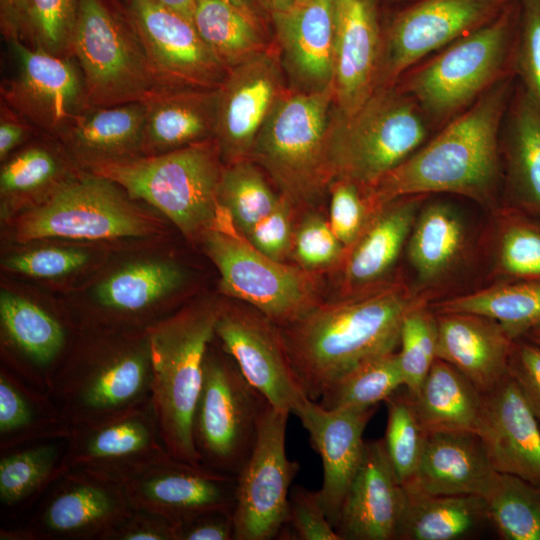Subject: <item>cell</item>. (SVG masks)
Returning <instances> with one entry per match:
<instances>
[{
    "instance_id": "51",
    "label": "cell",
    "mask_w": 540,
    "mask_h": 540,
    "mask_svg": "<svg viewBox=\"0 0 540 540\" xmlns=\"http://www.w3.org/2000/svg\"><path fill=\"white\" fill-rule=\"evenodd\" d=\"M54 458L51 447H41L5 457L0 462V496L5 502L20 500L48 474Z\"/></svg>"
},
{
    "instance_id": "29",
    "label": "cell",
    "mask_w": 540,
    "mask_h": 540,
    "mask_svg": "<svg viewBox=\"0 0 540 540\" xmlns=\"http://www.w3.org/2000/svg\"><path fill=\"white\" fill-rule=\"evenodd\" d=\"M504 124L509 207L540 219V109L522 89L510 100Z\"/></svg>"
},
{
    "instance_id": "54",
    "label": "cell",
    "mask_w": 540,
    "mask_h": 540,
    "mask_svg": "<svg viewBox=\"0 0 540 540\" xmlns=\"http://www.w3.org/2000/svg\"><path fill=\"white\" fill-rule=\"evenodd\" d=\"M147 427L137 420H126L99 431L88 444V453L95 458H116L131 455L149 443Z\"/></svg>"
},
{
    "instance_id": "40",
    "label": "cell",
    "mask_w": 540,
    "mask_h": 540,
    "mask_svg": "<svg viewBox=\"0 0 540 540\" xmlns=\"http://www.w3.org/2000/svg\"><path fill=\"white\" fill-rule=\"evenodd\" d=\"M494 241L496 274L540 279V219L508 207L501 211Z\"/></svg>"
},
{
    "instance_id": "33",
    "label": "cell",
    "mask_w": 540,
    "mask_h": 540,
    "mask_svg": "<svg viewBox=\"0 0 540 540\" xmlns=\"http://www.w3.org/2000/svg\"><path fill=\"white\" fill-rule=\"evenodd\" d=\"M435 313H468L497 322L518 340L540 326V279H510L430 305Z\"/></svg>"
},
{
    "instance_id": "57",
    "label": "cell",
    "mask_w": 540,
    "mask_h": 540,
    "mask_svg": "<svg viewBox=\"0 0 540 540\" xmlns=\"http://www.w3.org/2000/svg\"><path fill=\"white\" fill-rule=\"evenodd\" d=\"M31 414L26 401L3 378L0 379V430L2 433L27 425Z\"/></svg>"
},
{
    "instance_id": "31",
    "label": "cell",
    "mask_w": 540,
    "mask_h": 540,
    "mask_svg": "<svg viewBox=\"0 0 540 540\" xmlns=\"http://www.w3.org/2000/svg\"><path fill=\"white\" fill-rule=\"evenodd\" d=\"M412 398L417 416L427 434H478L483 394L449 363L436 358L419 391Z\"/></svg>"
},
{
    "instance_id": "28",
    "label": "cell",
    "mask_w": 540,
    "mask_h": 540,
    "mask_svg": "<svg viewBox=\"0 0 540 540\" xmlns=\"http://www.w3.org/2000/svg\"><path fill=\"white\" fill-rule=\"evenodd\" d=\"M469 246L467 224L451 204H422L406 252L420 288L445 280L464 260Z\"/></svg>"
},
{
    "instance_id": "15",
    "label": "cell",
    "mask_w": 540,
    "mask_h": 540,
    "mask_svg": "<svg viewBox=\"0 0 540 540\" xmlns=\"http://www.w3.org/2000/svg\"><path fill=\"white\" fill-rule=\"evenodd\" d=\"M13 75L1 85L2 102L36 127L57 137L87 108L82 74L72 57L9 42Z\"/></svg>"
},
{
    "instance_id": "14",
    "label": "cell",
    "mask_w": 540,
    "mask_h": 540,
    "mask_svg": "<svg viewBox=\"0 0 540 540\" xmlns=\"http://www.w3.org/2000/svg\"><path fill=\"white\" fill-rule=\"evenodd\" d=\"M133 28L160 86L216 89L227 70L192 20L157 0H130Z\"/></svg>"
},
{
    "instance_id": "22",
    "label": "cell",
    "mask_w": 540,
    "mask_h": 540,
    "mask_svg": "<svg viewBox=\"0 0 540 540\" xmlns=\"http://www.w3.org/2000/svg\"><path fill=\"white\" fill-rule=\"evenodd\" d=\"M382 32L375 0H336L333 93L337 111L353 113L375 91Z\"/></svg>"
},
{
    "instance_id": "56",
    "label": "cell",
    "mask_w": 540,
    "mask_h": 540,
    "mask_svg": "<svg viewBox=\"0 0 540 540\" xmlns=\"http://www.w3.org/2000/svg\"><path fill=\"white\" fill-rule=\"evenodd\" d=\"M234 510H214L177 524V538L185 540L234 539Z\"/></svg>"
},
{
    "instance_id": "55",
    "label": "cell",
    "mask_w": 540,
    "mask_h": 540,
    "mask_svg": "<svg viewBox=\"0 0 540 540\" xmlns=\"http://www.w3.org/2000/svg\"><path fill=\"white\" fill-rule=\"evenodd\" d=\"M508 374L540 422V347L525 338L515 340Z\"/></svg>"
},
{
    "instance_id": "30",
    "label": "cell",
    "mask_w": 540,
    "mask_h": 540,
    "mask_svg": "<svg viewBox=\"0 0 540 540\" xmlns=\"http://www.w3.org/2000/svg\"><path fill=\"white\" fill-rule=\"evenodd\" d=\"M237 477L177 460L143 484V493L176 523L214 510H234Z\"/></svg>"
},
{
    "instance_id": "1",
    "label": "cell",
    "mask_w": 540,
    "mask_h": 540,
    "mask_svg": "<svg viewBox=\"0 0 540 540\" xmlns=\"http://www.w3.org/2000/svg\"><path fill=\"white\" fill-rule=\"evenodd\" d=\"M427 302L401 282L355 297L316 305L280 327L285 349L303 393L317 401L342 375L399 345L404 316Z\"/></svg>"
},
{
    "instance_id": "59",
    "label": "cell",
    "mask_w": 540,
    "mask_h": 540,
    "mask_svg": "<svg viewBox=\"0 0 540 540\" xmlns=\"http://www.w3.org/2000/svg\"><path fill=\"white\" fill-rule=\"evenodd\" d=\"M170 534L154 531L150 528H137L126 533L123 538L126 540H159L168 538Z\"/></svg>"
},
{
    "instance_id": "50",
    "label": "cell",
    "mask_w": 540,
    "mask_h": 540,
    "mask_svg": "<svg viewBox=\"0 0 540 540\" xmlns=\"http://www.w3.org/2000/svg\"><path fill=\"white\" fill-rule=\"evenodd\" d=\"M293 240L294 256L302 268L309 272L341 262L346 253L329 221L318 213H308L302 219Z\"/></svg>"
},
{
    "instance_id": "11",
    "label": "cell",
    "mask_w": 540,
    "mask_h": 540,
    "mask_svg": "<svg viewBox=\"0 0 540 540\" xmlns=\"http://www.w3.org/2000/svg\"><path fill=\"white\" fill-rule=\"evenodd\" d=\"M151 223L118 191L116 184L93 174L61 184L44 202L23 215L18 241L43 238L110 239L149 234Z\"/></svg>"
},
{
    "instance_id": "64",
    "label": "cell",
    "mask_w": 540,
    "mask_h": 540,
    "mask_svg": "<svg viewBox=\"0 0 540 540\" xmlns=\"http://www.w3.org/2000/svg\"><path fill=\"white\" fill-rule=\"evenodd\" d=\"M305 0H295L296 3L303 2Z\"/></svg>"
},
{
    "instance_id": "35",
    "label": "cell",
    "mask_w": 540,
    "mask_h": 540,
    "mask_svg": "<svg viewBox=\"0 0 540 540\" xmlns=\"http://www.w3.org/2000/svg\"><path fill=\"white\" fill-rule=\"evenodd\" d=\"M192 21L227 71L272 44L265 35L262 20L224 0H197Z\"/></svg>"
},
{
    "instance_id": "36",
    "label": "cell",
    "mask_w": 540,
    "mask_h": 540,
    "mask_svg": "<svg viewBox=\"0 0 540 540\" xmlns=\"http://www.w3.org/2000/svg\"><path fill=\"white\" fill-rule=\"evenodd\" d=\"M404 387L398 353L393 351L364 361L335 380L320 396L326 409L369 408Z\"/></svg>"
},
{
    "instance_id": "23",
    "label": "cell",
    "mask_w": 540,
    "mask_h": 540,
    "mask_svg": "<svg viewBox=\"0 0 540 540\" xmlns=\"http://www.w3.org/2000/svg\"><path fill=\"white\" fill-rule=\"evenodd\" d=\"M498 472L478 434L428 433L413 477L403 485L412 493L486 497Z\"/></svg>"
},
{
    "instance_id": "38",
    "label": "cell",
    "mask_w": 540,
    "mask_h": 540,
    "mask_svg": "<svg viewBox=\"0 0 540 540\" xmlns=\"http://www.w3.org/2000/svg\"><path fill=\"white\" fill-rule=\"evenodd\" d=\"M261 168L250 159L224 165L218 186L219 205L244 235L279 203Z\"/></svg>"
},
{
    "instance_id": "27",
    "label": "cell",
    "mask_w": 540,
    "mask_h": 540,
    "mask_svg": "<svg viewBox=\"0 0 540 540\" xmlns=\"http://www.w3.org/2000/svg\"><path fill=\"white\" fill-rule=\"evenodd\" d=\"M144 119L143 102L89 107L57 138L90 169L141 156Z\"/></svg>"
},
{
    "instance_id": "60",
    "label": "cell",
    "mask_w": 540,
    "mask_h": 540,
    "mask_svg": "<svg viewBox=\"0 0 540 540\" xmlns=\"http://www.w3.org/2000/svg\"><path fill=\"white\" fill-rule=\"evenodd\" d=\"M160 3L174 9L190 20L193 18L197 0H157Z\"/></svg>"
},
{
    "instance_id": "6",
    "label": "cell",
    "mask_w": 540,
    "mask_h": 540,
    "mask_svg": "<svg viewBox=\"0 0 540 540\" xmlns=\"http://www.w3.org/2000/svg\"><path fill=\"white\" fill-rule=\"evenodd\" d=\"M218 314L212 306L190 309L159 326L149 343L153 398L164 442L171 456L194 465L201 464L194 417Z\"/></svg>"
},
{
    "instance_id": "17",
    "label": "cell",
    "mask_w": 540,
    "mask_h": 540,
    "mask_svg": "<svg viewBox=\"0 0 540 540\" xmlns=\"http://www.w3.org/2000/svg\"><path fill=\"white\" fill-rule=\"evenodd\" d=\"M215 335L246 379L274 408L292 413L306 396L291 367L280 327L259 311H219Z\"/></svg>"
},
{
    "instance_id": "39",
    "label": "cell",
    "mask_w": 540,
    "mask_h": 540,
    "mask_svg": "<svg viewBox=\"0 0 540 540\" xmlns=\"http://www.w3.org/2000/svg\"><path fill=\"white\" fill-rule=\"evenodd\" d=\"M490 524L505 540H540V486L499 473L485 497Z\"/></svg>"
},
{
    "instance_id": "21",
    "label": "cell",
    "mask_w": 540,
    "mask_h": 540,
    "mask_svg": "<svg viewBox=\"0 0 540 540\" xmlns=\"http://www.w3.org/2000/svg\"><path fill=\"white\" fill-rule=\"evenodd\" d=\"M478 435L497 472L540 486V422L509 374L483 394Z\"/></svg>"
},
{
    "instance_id": "20",
    "label": "cell",
    "mask_w": 540,
    "mask_h": 540,
    "mask_svg": "<svg viewBox=\"0 0 540 540\" xmlns=\"http://www.w3.org/2000/svg\"><path fill=\"white\" fill-rule=\"evenodd\" d=\"M405 491L384 440L366 441L360 467L348 489L335 527L341 540H393Z\"/></svg>"
},
{
    "instance_id": "24",
    "label": "cell",
    "mask_w": 540,
    "mask_h": 540,
    "mask_svg": "<svg viewBox=\"0 0 540 540\" xmlns=\"http://www.w3.org/2000/svg\"><path fill=\"white\" fill-rule=\"evenodd\" d=\"M426 197L414 195L395 199L374 216L342 260L344 298L387 285L384 280L389 277L406 246Z\"/></svg>"
},
{
    "instance_id": "19",
    "label": "cell",
    "mask_w": 540,
    "mask_h": 540,
    "mask_svg": "<svg viewBox=\"0 0 540 540\" xmlns=\"http://www.w3.org/2000/svg\"><path fill=\"white\" fill-rule=\"evenodd\" d=\"M375 410L376 406L326 409L305 396L292 411L321 457L323 481L318 493L334 528L363 459L366 443L363 433Z\"/></svg>"
},
{
    "instance_id": "42",
    "label": "cell",
    "mask_w": 540,
    "mask_h": 540,
    "mask_svg": "<svg viewBox=\"0 0 540 540\" xmlns=\"http://www.w3.org/2000/svg\"><path fill=\"white\" fill-rule=\"evenodd\" d=\"M384 402L387 425L383 440L397 478L404 485L415 474L427 433L417 416L413 398L406 389L403 393L397 390Z\"/></svg>"
},
{
    "instance_id": "5",
    "label": "cell",
    "mask_w": 540,
    "mask_h": 540,
    "mask_svg": "<svg viewBox=\"0 0 540 540\" xmlns=\"http://www.w3.org/2000/svg\"><path fill=\"white\" fill-rule=\"evenodd\" d=\"M222 163L215 139H209L157 155L102 163L90 171L157 208L184 234L194 235L213 226L221 212Z\"/></svg>"
},
{
    "instance_id": "44",
    "label": "cell",
    "mask_w": 540,
    "mask_h": 540,
    "mask_svg": "<svg viewBox=\"0 0 540 540\" xmlns=\"http://www.w3.org/2000/svg\"><path fill=\"white\" fill-rule=\"evenodd\" d=\"M147 368L139 354H127L105 364L83 383L79 392L82 404L107 410L129 402L146 384Z\"/></svg>"
},
{
    "instance_id": "18",
    "label": "cell",
    "mask_w": 540,
    "mask_h": 540,
    "mask_svg": "<svg viewBox=\"0 0 540 540\" xmlns=\"http://www.w3.org/2000/svg\"><path fill=\"white\" fill-rule=\"evenodd\" d=\"M270 15L288 89L333 88L336 0H305Z\"/></svg>"
},
{
    "instance_id": "13",
    "label": "cell",
    "mask_w": 540,
    "mask_h": 540,
    "mask_svg": "<svg viewBox=\"0 0 540 540\" xmlns=\"http://www.w3.org/2000/svg\"><path fill=\"white\" fill-rule=\"evenodd\" d=\"M289 414L267 409L254 448L236 476L235 540L277 539L285 522L290 487L300 468L286 453Z\"/></svg>"
},
{
    "instance_id": "58",
    "label": "cell",
    "mask_w": 540,
    "mask_h": 540,
    "mask_svg": "<svg viewBox=\"0 0 540 540\" xmlns=\"http://www.w3.org/2000/svg\"><path fill=\"white\" fill-rule=\"evenodd\" d=\"M33 127L23 117L14 112L6 104L1 105L0 118V158L7 156L20 145L30 133Z\"/></svg>"
},
{
    "instance_id": "10",
    "label": "cell",
    "mask_w": 540,
    "mask_h": 540,
    "mask_svg": "<svg viewBox=\"0 0 540 540\" xmlns=\"http://www.w3.org/2000/svg\"><path fill=\"white\" fill-rule=\"evenodd\" d=\"M228 220L220 216L203 232L206 253L219 271L226 295L248 303L279 327L317 305L311 272L262 254Z\"/></svg>"
},
{
    "instance_id": "61",
    "label": "cell",
    "mask_w": 540,
    "mask_h": 540,
    "mask_svg": "<svg viewBox=\"0 0 540 540\" xmlns=\"http://www.w3.org/2000/svg\"><path fill=\"white\" fill-rule=\"evenodd\" d=\"M248 15L262 20V14H260V7H262L258 0H224Z\"/></svg>"
},
{
    "instance_id": "52",
    "label": "cell",
    "mask_w": 540,
    "mask_h": 540,
    "mask_svg": "<svg viewBox=\"0 0 540 540\" xmlns=\"http://www.w3.org/2000/svg\"><path fill=\"white\" fill-rule=\"evenodd\" d=\"M282 195V194H281ZM294 204L285 196L243 237L267 257L283 262L292 245V210Z\"/></svg>"
},
{
    "instance_id": "37",
    "label": "cell",
    "mask_w": 540,
    "mask_h": 540,
    "mask_svg": "<svg viewBox=\"0 0 540 540\" xmlns=\"http://www.w3.org/2000/svg\"><path fill=\"white\" fill-rule=\"evenodd\" d=\"M177 266L160 261L129 265L111 275L96 288L98 301L121 311H138L174 291L182 283Z\"/></svg>"
},
{
    "instance_id": "63",
    "label": "cell",
    "mask_w": 540,
    "mask_h": 540,
    "mask_svg": "<svg viewBox=\"0 0 540 540\" xmlns=\"http://www.w3.org/2000/svg\"><path fill=\"white\" fill-rule=\"evenodd\" d=\"M532 343L540 347V326L529 332L525 337H523Z\"/></svg>"
},
{
    "instance_id": "48",
    "label": "cell",
    "mask_w": 540,
    "mask_h": 540,
    "mask_svg": "<svg viewBox=\"0 0 540 540\" xmlns=\"http://www.w3.org/2000/svg\"><path fill=\"white\" fill-rule=\"evenodd\" d=\"M282 540H341L329 521L318 491L296 485L290 491Z\"/></svg>"
},
{
    "instance_id": "34",
    "label": "cell",
    "mask_w": 540,
    "mask_h": 540,
    "mask_svg": "<svg viewBox=\"0 0 540 540\" xmlns=\"http://www.w3.org/2000/svg\"><path fill=\"white\" fill-rule=\"evenodd\" d=\"M79 0H0V27L5 39L63 57L71 42Z\"/></svg>"
},
{
    "instance_id": "7",
    "label": "cell",
    "mask_w": 540,
    "mask_h": 540,
    "mask_svg": "<svg viewBox=\"0 0 540 540\" xmlns=\"http://www.w3.org/2000/svg\"><path fill=\"white\" fill-rule=\"evenodd\" d=\"M333 88L287 90L261 127L248 159L262 168L294 205H309L329 191L326 144L334 111Z\"/></svg>"
},
{
    "instance_id": "25",
    "label": "cell",
    "mask_w": 540,
    "mask_h": 540,
    "mask_svg": "<svg viewBox=\"0 0 540 540\" xmlns=\"http://www.w3.org/2000/svg\"><path fill=\"white\" fill-rule=\"evenodd\" d=\"M435 315L437 358L458 369L482 394L508 375L514 340L497 322L468 313Z\"/></svg>"
},
{
    "instance_id": "62",
    "label": "cell",
    "mask_w": 540,
    "mask_h": 540,
    "mask_svg": "<svg viewBox=\"0 0 540 540\" xmlns=\"http://www.w3.org/2000/svg\"><path fill=\"white\" fill-rule=\"evenodd\" d=\"M260 5L270 14L289 9L296 2L295 0H258Z\"/></svg>"
},
{
    "instance_id": "46",
    "label": "cell",
    "mask_w": 540,
    "mask_h": 540,
    "mask_svg": "<svg viewBox=\"0 0 540 540\" xmlns=\"http://www.w3.org/2000/svg\"><path fill=\"white\" fill-rule=\"evenodd\" d=\"M328 192V221L347 251L381 209L375 205L369 187L349 180H334Z\"/></svg>"
},
{
    "instance_id": "4",
    "label": "cell",
    "mask_w": 540,
    "mask_h": 540,
    "mask_svg": "<svg viewBox=\"0 0 540 540\" xmlns=\"http://www.w3.org/2000/svg\"><path fill=\"white\" fill-rule=\"evenodd\" d=\"M430 126L397 85L377 88L353 113L334 107L326 144L331 183L375 185L427 141Z\"/></svg>"
},
{
    "instance_id": "16",
    "label": "cell",
    "mask_w": 540,
    "mask_h": 540,
    "mask_svg": "<svg viewBox=\"0 0 540 540\" xmlns=\"http://www.w3.org/2000/svg\"><path fill=\"white\" fill-rule=\"evenodd\" d=\"M287 90L275 42L227 71L217 88L214 138L225 165L248 159L261 127Z\"/></svg>"
},
{
    "instance_id": "2",
    "label": "cell",
    "mask_w": 540,
    "mask_h": 540,
    "mask_svg": "<svg viewBox=\"0 0 540 540\" xmlns=\"http://www.w3.org/2000/svg\"><path fill=\"white\" fill-rule=\"evenodd\" d=\"M511 87L512 74L369 187L377 208L401 197L432 193H452L491 204L501 177V133Z\"/></svg>"
},
{
    "instance_id": "43",
    "label": "cell",
    "mask_w": 540,
    "mask_h": 540,
    "mask_svg": "<svg viewBox=\"0 0 540 540\" xmlns=\"http://www.w3.org/2000/svg\"><path fill=\"white\" fill-rule=\"evenodd\" d=\"M399 346L404 387L414 396L437 358L436 315L427 302L414 306L404 316Z\"/></svg>"
},
{
    "instance_id": "3",
    "label": "cell",
    "mask_w": 540,
    "mask_h": 540,
    "mask_svg": "<svg viewBox=\"0 0 540 540\" xmlns=\"http://www.w3.org/2000/svg\"><path fill=\"white\" fill-rule=\"evenodd\" d=\"M515 1L488 24L425 58L397 81L395 85L416 102L431 125L442 127L511 74Z\"/></svg>"
},
{
    "instance_id": "32",
    "label": "cell",
    "mask_w": 540,
    "mask_h": 540,
    "mask_svg": "<svg viewBox=\"0 0 540 540\" xmlns=\"http://www.w3.org/2000/svg\"><path fill=\"white\" fill-rule=\"evenodd\" d=\"M405 491L397 540H458L490 523L487 503L478 495H428Z\"/></svg>"
},
{
    "instance_id": "53",
    "label": "cell",
    "mask_w": 540,
    "mask_h": 540,
    "mask_svg": "<svg viewBox=\"0 0 540 540\" xmlns=\"http://www.w3.org/2000/svg\"><path fill=\"white\" fill-rule=\"evenodd\" d=\"M88 255L79 250L40 248L19 253L5 260L4 266L14 272L39 278L66 275L83 266Z\"/></svg>"
},
{
    "instance_id": "9",
    "label": "cell",
    "mask_w": 540,
    "mask_h": 540,
    "mask_svg": "<svg viewBox=\"0 0 540 540\" xmlns=\"http://www.w3.org/2000/svg\"><path fill=\"white\" fill-rule=\"evenodd\" d=\"M71 56L87 108L143 102L161 87L133 30L101 0H79Z\"/></svg>"
},
{
    "instance_id": "8",
    "label": "cell",
    "mask_w": 540,
    "mask_h": 540,
    "mask_svg": "<svg viewBox=\"0 0 540 540\" xmlns=\"http://www.w3.org/2000/svg\"><path fill=\"white\" fill-rule=\"evenodd\" d=\"M270 406L230 355L212 353L209 346L193 428L201 463L237 476L254 448Z\"/></svg>"
},
{
    "instance_id": "47",
    "label": "cell",
    "mask_w": 540,
    "mask_h": 540,
    "mask_svg": "<svg viewBox=\"0 0 540 540\" xmlns=\"http://www.w3.org/2000/svg\"><path fill=\"white\" fill-rule=\"evenodd\" d=\"M520 1V29L515 41L513 69L521 89L540 109V0Z\"/></svg>"
},
{
    "instance_id": "41",
    "label": "cell",
    "mask_w": 540,
    "mask_h": 540,
    "mask_svg": "<svg viewBox=\"0 0 540 540\" xmlns=\"http://www.w3.org/2000/svg\"><path fill=\"white\" fill-rule=\"evenodd\" d=\"M0 317L10 339L38 363H47L64 341L60 324L31 301L9 292L0 296Z\"/></svg>"
},
{
    "instance_id": "49",
    "label": "cell",
    "mask_w": 540,
    "mask_h": 540,
    "mask_svg": "<svg viewBox=\"0 0 540 540\" xmlns=\"http://www.w3.org/2000/svg\"><path fill=\"white\" fill-rule=\"evenodd\" d=\"M111 509L112 501L103 490L84 485L56 498L47 510L46 523L53 530H77L103 519Z\"/></svg>"
},
{
    "instance_id": "12",
    "label": "cell",
    "mask_w": 540,
    "mask_h": 540,
    "mask_svg": "<svg viewBox=\"0 0 540 540\" xmlns=\"http://www.w3.org/2000/svg\"><path fill=\"white\" fill-rule=\"evenodd\" d=\"M514 1L418 0L406 7L382 32L376 89L394 86L414 65L488 24Z\"/></svg>"
},
{
    "instance_id": "45",
    "label": "cell",
    "mask_w": 540,
    "mask_h": 540,
    "mask_svg": "<svg viewBox=\"0 0 540 540\" xmlns=\"http://www.w3.org/2000/svg\"><path fill=\"white\" fill-rule=\"evenodd\" d=\"M63 162L46 145H31L7 160L0 172L1 194L19 197L48 188L56 189L63 175Z\"/></svg>"
},
{
    "instance_id": "26",
    "label": "cell",
    "mask_w": 540,
    "mask_h": 540,
    "mask_svg": "<svg viewBox=\"0 0 540 540\" xmlns=\"http://www.w3.org/2000/svg\"><path fill=\"white\" fill-rule=\"evenodd\" d=\"M142 153L157 155L215 138L217 88H156L144 101Z\"/></svg>"
}]
</instances>
